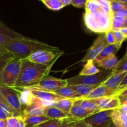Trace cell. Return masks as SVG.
Here are the masks:
<instances>
[{"mask_svg":"<svg viewBox=\"0 0 127 127\" xmlns=\"http://www.w3.org/2000/svg\"><path fill=\"white\" fill-rule=\"evenodd\" d=\"M112 110H101L84 119L92 127H107L112 123L110 118Z\"/></svg>","mask_w":127,"mask_h":127,"instance_id":"cell-9","label":"cell"},{"mask_svg":"<svg viewBox=\"0 0 127 127\" xmlns=\"http://www.w3.org/2000/svg\"><path fill=\"white\" fill-rule=\"evenodd\" d=\"M71 1L72 0H61L64 7L70 5L71 4Z\"/></svg>","mask_w":127,"mask_h":127,"instance_id":"cell-49","label":"cell"},{"mask_svg":"<svg viewBox=\"0 0 127 127\" xmlns=\"http://www.w3.org/2000/svg\"><path fill=\"white\" fill-rule=\"evenodd\" d=\"M79 105H80L81 107L86 109V110H89V111L96 112L101 111L100 108L95 103L93 102V101H91L89 99H81Z\"/></svg>","mask_w":127,"mask_h":127,"instance_id":"cell-30","label":"cell"},{"mask_svg":"<svg viewBox=\"0 0 127 127\" xmlns=\"http://www.w3.org/2000/svg\"><path fill=\"white\" fill-rule=\"evenodd\" d=\"M126 88H127V74H125V77L124 78V79H123L122 81L121 82V83L120 84V85H119V87H118L117 89L116 94H115V96H116V95H117L119 93H120L122 91H123L124 89H125Z\"/></svg>","mask_w":127,"mask_h":127,"instance_id":"cell-43","label":"cell"},{"mask_svg":"<svg viewBox=\"0 0 127 127\" xmlns=\"http://www.w3.org/2000/svg\"><path fill=\"white\" fill-rule=\"evenodd\" d=\"M123 72H127V60H120L117 65L112 70V74Z\"/></svg>","mask_w":127,"mask_h":127,"instance_id":"cell-36","label":"cell"},{"mask_svg":"<svg viewBox=\"0 0 127 127\" xmlns=\"http://www.w3.org/2000/svg\"><path fill=\"white\" fill-rule=\"evenodd\" d=\"M119 97V99H120V100H122L123 99H125V98L127 97V88H125V89H124L123 91H122L120 93H119L117 95H116Z\"/></svg>","mask_w":127,"mask_h":127,"instance_id":"cell-46","label":"cell"},{"mask_svg":"<svg viewBox=\"0 0 127 127\" xmlns=\"http://www.w3.org/2000/svg\"><path fill=\"white\" fill-rule=\"evenodd\" d=\"M99 6L105 12L113 16L110 7V1L109 0H97Z\"/></svg>","mask_w":127,"mask_h":127,"instance_id":"cell-38","label":"cell"},{"mask_svg":"<svg viewBox=\"0 0 127 127\" xmlns=\"http://www.w3.org/2000/svg\"><path fill=\"white\" fill-rule=\"evenodd\" d=\"M45 108L37 104L34 100L31 105L24 109L22 115H45Z\"/></svg>","mask_w":127,"mask_h":127,"instance_id":"cell-23","label":"cell"},{"mask_svg":"<svg viewBox=\"0 0 127 127\" xmlns=\"http://www.w3.org/2000/svg\"><path fill=\"white\" fill-rule=\"evenodd\" d=\"M6 120L0 119V127H7V120Z\"/></svg>","mask_w":127,"mask_h":127,"instance_id":"cell-50","label":"cell"},{"mask_svg":"<svg viewBox=\"0 0 127 127\" xmlns=\"http://www.w3.org/2000/svg\"><path fill=\"white\" fill-rule=\"evenodd\" d=\"M127 27V17L124 18V27Z\"/></svg>","mask_w":127,"mask_h":127,"instance_id":"cell-52","label":"cell"},{"mask_svg":"<svg viewBox=\"0 0 127 127\" xmlns=\"http://www.w3.org/2000/svg\"><path fill=\"white\" fill-rule=\"evenodd\" d=\"M26 36L16 32L0 20V47H4L13 41L26 38Z\"/></svg>","mask_w":127,"mask_h":127,"instance_id":"cell-10","label":"cell"},{"mask_svg":"<svg viewBox=\"0 0 127 127\" xmlns=\"http://www.w3.org/2000/svg\"><path fill=\"white\" fill-rule=\"evenodd\" d=\"M68 86L67 79H62L59 78L47 76L45 77L38 84L30 88H36L40 90L47 91L50 92H53L54 91L64 88Z\"/></svg>","mask_w":127,"mask_h":127,"instance_id":"cell-8","label":"cell"},{"mask_svg":"<svg viewBox=\"0 0 127 127\" xmlns=\"http://www.w3.org/2000/svg\"><path fill=\"white\" fill-rule=\"evenodd\" d=\"M4 47L15 57L22 60L26 59L32 53L40 50L60 51L58 47L50 45L37 40L31 39L27 37L13 41Z\"/></svg>","mask_w":127,"mask_h":127,"instance_id":"cell-2","label":"cell"},{"mask_svg":"<svg viewBox=\"0 0 127 127\" xmlns=\"http://www.w3.org/2000/svg\"><path fill=\"white\" fill-rule=\"evenodd\" d=\"M112 123L117 127H127V113L117 109L112 110L110 114Z\"/></svg>","mask_w":127,"mask_h":127,"instance_id":"cell-17","label":"cell"},{"mask_svg":"<svg viewBox=\"0 0 127 127\" xmlns=\"http://www.w3.org/2000/svg\"><path fill=\"white\" fill-rule=\"evenodd\" d=\"M53 93L65 99H84L68 86L57 89V90L54 91Z\"/></svg>","mask_w":127,"mask_h":127,"instance_id":"cell-25","label":"cell"},{"mask_svg":"<svg viewBox=\"0 0 127 127\" xmlns=\"http://www.w3.org/2000/svg\"><path fill=\"white\" fill-rule=\"evenodd\" d=\"M85 12L90 14L95 20L101 31L102 33H105L108 31H111L113 16L108 14L107 13L104 12L100 7L99 4L91 10L86 11Z\"/></svg>","mask_w":127,"mask_h":127,"instance_id":"cell-5","label":"cell"},{"mask_svg":"<svg viewBox=\"0 0 127 127\" xmlns=\"http://www.w3.org/2000/svg\"><path fill=\"white\" fill-rule=\"evenodd\" d=\"M76 99H62L61 100L54 102L53 106L60 109L62 111L68 114L72 107Z\"/></svg>","mask_w":127,"mask_h":127,"instance_id":"cell-28","label":"cell"},{"mask_svg":"<svg viewBox=\"0 0 127 127\" xmlns=\"http://www.w3.org/2000/svg\"><path fill=\"white\" fill-rule=\"evenodd\" d=\"M99 85H94V86H88V85H83V84H79V85H71L67 86L71 89L74 90L76 93H78L81 97L85 98L88 96L94 89L99 86Z\"/></svg>","mask_w":127,"mask_h":127,"instance_id":"cell-24","label":"cell"},{"mask_svg":"<svg viewBox=\"0 0 127 127\" xmlns=\"http://www.w3.org/2000/svg\"><path fill=\"white\" fill-rule=\"evenodd\" d=\"M116 91L112 89L105 86L100 84L94 89L88 96L86 97L85 99H95L99 98L110 97L115 95Z\"/></svg>","mask_w":127,"mask_h":127,"instance_id":"cell-15","label":"cell"},{"mask_svg":"<svg viewBox=\"0 0 127 127\" xmlns=\"http://www.w3.org/2000/svg\"><path fill=\"white\" fill-rule=\"evenodd\" d=\"M0 93L7 100L9 104L22 116V108L17 89L12 87L0 86Z\"/></svg>","mask_w":127,"mask_h":127,"instance_id":"cell-7","label":"cell"},{"mask_svg":"<svg viewBox=\"0 0 127 127\" xmlns=\"http://www.w3.org/2000/svg\"><path fill=\"white\" fill-rule=\"evenodd\" d=\"M23 60L16 58L10 61L0 73V86L13 87L19 77Z\"/></svg>","mask_w":127,"mask_h":127,"instance_id":"cell-3","label":"cell"},{"mask_svg":"<svg viewBox=\"0 0 127 127\" xmlns=\"http://www.w3.org/2000/svg\"><path fill=\"white\" fill-rule=\"evenodd\" d=\"M114 96H110V97H102L99 98V99H89L91 101H93V102L95 103L98 107L100 109V110H102V108L104 107H105L108 103L109 102L110 100L112 99V97Z\"/></svg>","mask_w":127,"mask_h":127,"instance_id":"cell-37","label":"cell"},{"mask_svg":"<svg viewBox=\"0 0 127 127\" xmlns=\"http://www.w3.org/2000/svg\"><path fill=\"white\" fill-rule=\"evenodd\" d=\"M104 35H105V40H106V42L107 43L108 45L115 44V37H114V34L112 30L105 32Z\"/></svg>","mask_w":127,"mask_h":127,"instance_id":"cell-42","label":"cell"},{"mask_svg":"<svg viewBox=\"0 0 127 127\" xmlns=\"http://www.w3.org/2000/svg\"><path fill=\"white\" fill-rule=\"evenodd\" d=\"M19 116L21 115L9 104L7 100L0 93V119L6 120L10 117Z\"/></svg>","mask_w":127,"mask_h":127,"instance_id":"cell-14","label":"cell"},{"mask_svg":"<svg viewBox=\"0 0 127 127\" xmlns=\"http://www.w3.org/2000/svg\"><path fill=\"white\" fill-rule=\"evenodd\" d=\"M45 115L50 119H64L69 117L68 114L54 106L46 108L45 110Z\"/></svg>","mask_w":127,"mask_h":127,"instance_id":"cell-22","label":"cell"},{"mask_svg":"<svg viewBox=\"0 0 127 127\" xmlns=\"http://www.w3.org/2000/svg\"><path fill=\"white\" fill-rule=\"evenodd\" d=\"M47 7L53 11H59L64 7L61 0H42Z\"/></svg>","mask_w":127,"mask_h":127,"instance_id":"cell-31","label":"cell"},{"mask_svg":"<svg viewBox=\"0 0 127 127\" xmlns=\"http://www.w3.org/2000/svg\"><path fill=\"white\" fill-rule=\"evenodd\" d=\"M112 74L111 70L103 69L100 73L91 76L77 75L73 78L67 79L68 86L71 85H100Z\"/></svg>","mask_w":127,"mask_h":127,"instance_id":"cell-4","label":"cell"},{"mask_svg":"<svg viewBox=\"0 0 127 127\" xmlns=\"http://www.w3.org/2000/svg\"><path fill=\"white\" fill-rule=\"evenodd\" d=\"M112 31L113 32H114V37H115V44L118 45L121 47L122 43L125 40H127V38L123 35V34L120 32V29H115L112 30Z\"/></svg>","mask_w":127,"mask_h":127,"instance_id":"cell-40","label":"cell"},{"mask_svg":"<svg viewBox=\"0 0 127 127\" xmlns=\"http://www.w3.org/2000/svg\"><path fill=\"white\" fill-rule=\"evenodd\" d=\"M124 18L118 16H113L112 22V30L120 29L124 27Z\"/></svg>","mask_w":127,"mask_h":127,"instance_id":"cell-39","label":"cell"},{"mask_svg":"<svg viewBox=\"0 0 127 127\" xmlns=\"http://www.w3.org/2000/svg\"><path fill=\"white\" fill-rule=\"evenodd\" d=\"M110 7L112 14L119 12L120 10L127 9V6L125 4L121 2L120 0H111L110 1Z\"/></svg>","mask_w":127,"mask_h":127,"instance_id":"cell-34","label":"cell"},{"mask_svg":"<svg viewBox=\"0 0 127 127\" xmlns=\"http://www.w3.org/2000/svg\"><path fill=\"white\" fill-rule=\"evenodd\" d=\"M84 21L86 26L88 29L91 31L92 32H95V33H102L101 31H100L99 26H98L97 24L95 21V20L92 17V16L90 14L86 13V12L84 13Z\"/></svg>","mask_w":127,"mask_h":127,"instance_id":"cell-29","label":"cell"},{"mask_svg":"<svg viewBox=\"0 0 127 127\" xmlns=\"http://www.w3.org/2000/svg\"><path fill=\"white\" fill-rule=\"evenodd\" d=\"M105 38V35L102 33L94 42L91 47L88 49L84 58L82 59L81 62H86L88 60H94L99 55L101 51L107 45Z\"/></svg>","mask_w":127,"mask_h":127,"instance_id":"cell-11","label":"cell"},{"mask_svg":"<svg viewBox=\"0 0 127 127\" xmlns=\"http://www.w3.org/2000/svg\"><path fill=\"white\" fill-rule=\"evenodd\" d=\"M100 70L94 64V61L88 60L86 62V64L83 66L78 75L80 76H91L96 74L100 73Z\"/></svg>","mask_w":127,"mask_h":127,"instance_id":"cell-26","label":"cell"},{"mask_svg":"<svg viewBox=\"0 0 127 127\" xmlns=\"http://www.w3.org/2000/svg\"><path fill=\"white\" fill-rule=\"evenodd\" d=\"M120 46L118 45L117 44L113 45H107L101 51L99 55L94 59V63H96L97 62H100L104 58L109 57V56L112 55H115V53L119 51L120 48Z\"/></svg>","mask_w":127,"mask_h":127,"instance_id":"cell-21","label":"cell"},{"mask_svg":"<svg viewBox=\"0 0 127 127\" xmlns=\"http://www.w3.org/2000/svg\"><path fill=\"white\" fill-rule=\"evenodd\" d=\"M16 89L19 93L20 102L22 105V112H23V110L25 108L29 106L33 102L35 97L32 95L31 91L27 88H16Z\"/></svg>","mask_w":127,"mask_h":127,"instance_id":"cell-16","label":"cell"},{"mask_svg":"<svg viewBox=\"0 0 127 127\" xmlns=\"http://www.w3.org/2000/svg\"><path fill=\"white\" fill-rule=\"evenodd\" d=\"M122 2H123L124 4H125V5L127 6V0H120Z\"/></svg>","mask_w":127,"mask_h":127,"instance_id":"cell-54","label":"cell"},{"mask_svg":"<svg viewBox=\"0 0 127 127\" xmlns=\"http://www.w3.org/2000/svg\"><path fill=\"white\" fill-rule=\"evenodd\" d=\"M74 127H92L88 125V124H86L84 120H79V121H78L76 123Z\"/></svg>","mask_w":127,"mask_h":127,"instance_id":"cell-47","label":"cell"},{"mask_svg":"<svg viewBox=\"0 0 127 127\" xmlns=\"http://www.w3.org/2000/svg\"><path fill=\"white\" fill-rule=\"evenodd\" d=\"M81 99H76L74 100L73 106L68 113V116L78 119V120H84L86 118L97 113L96 112L89 111L81 107L79 105Z\"/></svg>","mask_w":127,"mask_h":127,"instance_id":"cell-12","label":"cell"},{"mask_svg":"<svg viewBox=\"0 0 127 127\" xmlns=\"http://www.w3.org/2000/svg\"><path fill=\"white\" fill-rule=\"evenodd\" d=\"M121 60H127V50H126V52H125V55H124V56L123 57V58H122Z\"/></svg>","mask_w":127,"mask_h":127,"instance_id":"cell-51","label":"cell"},{"mask_svg":"<svg viewBox=\"0 0 127 127\" xmlns=\"http://www.w3.org/2000/svg\"><path fill=\"white\" fill-rule=\"evenodd\" d=\"M120 31L123 34V35L127 38V27H122V28L120 29Z\"/></svg>","mask_w":127,"mask_h":127,"instance_id":"cell-48","label":"cell"},{"mask_svg":"<svg viewBox=\"0 0 127 127\" xmlns=\"http://www.w3.org/2000/svg\"><path fill=\"white\" fill-rule=\"evenodd\" d=\"M78 121H79L78 119L69 117L66 119H63V122L60 127H74L76 123Z\"/></svg>","mask_w":127,"mask_h":127,"instance_id":"cell-41","label":"cell"},{"mask_svg":"<svg viewBox=\"0 0 127 127\" xmlns=\"http://www.w3.org/2000/svg\"><path fill=\"white\" fill-rule=\"evenodd\" d=\"M127 73V72H123V73H119L111 74L101 84L105 86L108 87L110 89H114V90L116 91L117 92V89L118 87L120 85L121 82L122 81L123 79L125 77Z\"/></svg>","mask_w":127,"mask_h":127,"instance_id":"cell-18","label":"cell"},{"mask_svg":"<svg viewBox=\"0 0 127 127\" xmlns=\"http://www.w3.org/2000/svg\"><path fill=\"white\" fill-rule=\"evenodd\" d=\"M63 119H50L35 127H60Z\"/></svg>","mask_w":127,"mask_h":127,"instance_id":"cell-35","label":"cell"},{"mask_svg":"<svg viewBox=\"0 0 127 127\" xmlns=\"http://www.w3.org/2000/svg\"><path fill=\"white\" fill-rule=\"evenodd\" d=\"M63 53L62 51L40 50L32 53L26 59L37 64L48 65L54 64L55 61Z\"/></svg>","mask_w":127,"mask_h":127,"instance_id":"cell-6","label":"cell"},{"mask_svg":"<svg viewBox=\"0 0 127 127\" xmlns=\"http://www.w3.org/2000/svg\"><path fill=\"white\" fill-rule=\"evenodd\" d=\"M113 16H118V17L125 18V17H127V9H124L120 10L119 12L114 14Z\"/></svg>","mask_w":127,"mask_h":127,"instance_id":"cell-45","label":"cell"},{"mask_svg":"<svg viewBox=\"0 0 127 127\" xmlns=\"http://www.w3.org/2000/svg\"><path fill=\"white\" fill-rule=\"evenodd\" d=\"M7 127H26L22 117H13L7 119Z\"/></svg>","mask_w":127,"mask_h":127,"instance_id":"cell-32","label":"cell"},{"mask_svg":"<svg viewBox=\"0 0 127 127\" xmlns=\"http://www.w3.org/2000/svg\"><path fill=\"white\" fill-rule=\"evenodd\" d=\"M107 127H116L114 124H113V123H112V124H110Z\"/></svg>","mask_w":127,"mask_h":127,"instance_id":"cell-55","label":"cell"},{"mask_svg":"<svg viewBox=\"0 0 127 127\" xmlns=\"http://www.w3.org/2000/svg\"><path fill=\"white\" fill-rule=\"evenodd\" d=\"M119 60L115 55H112L96 63L99 67L106 70H112L119 63Z\"/></svg>","mask_w":127,"mask_h":127,"instance_id":"cell-20","label":"cell"},{"mask_svg":"<svg viewBox=\"0 0 127 127\" xmlns=\"http://www.w3.org/2000/svg\"><path fill=\"white\" fill-rule=\"evenodd\" d=\"M15 57L4 47H0V73Z\"/></svg>","mask_w":127,"mask_h":127,"instance_id":"cell-27","label":"cell"},{"mask_svg":"<svg viewBox=\"0 0 127 127\" xmlns=\"http://www.w3.org/2000/svg\"><path fill=\"white\" fill-rule=\"evenodd\" d=\"M121 105L120 99L117 96L114 95L112 99L109 101V102L102 108V110H112L114 109H119Z\"/></svg>","mask_w":127,"mask_h":127,"instance_id":"cell-33","label":"cell"},{"mask_svg":"<svg viewBox=\"0 0 127 127\" xmlns=\"http://www.w3.org/2000/svg\"><path fill=\"white\" fill-rule=\"evenodd\" d=\"M53 64H37L27 59H24L19 77L12 88H30L36 85L45 77L48 76Z\"/></svg>","mask_w":127,"mask_h":127,"instance_id":"cell-1","label":"cell"},{"mask_svg":"<svg viewBox=\"0 0 127 127\" xmlns=\"http://www.w3.org/2000/svg\"><path fill=\"white\" fill-rule=\"evenodd\" d=\"M26 127H35L50 120L45 115H22Z\"/></svg>","mask_w":127,"mask_h":127,"instance_id":"cell-19","label":"cell"},{"mask_svg":"<svg viewBox=\"0 0 127 127\" xmlns=\"http://www.w3.org/2000/svg\"><path fill=\"white\" fill-rule=\"evenodd\" d=\"M120 102H121V103H125V104H127V97L125 98V99H123L122 100H121V101H120Z\"/></svg>","mask_w":127,"mask_h":127,"instance_id":"cell-53","label":"cell"},{"mask_svg":"<svg viewBox=\"0 0 127 127\" xmlns=\"http://www.w3.org/2000/svg\"><path fill=\"white\" fill-rule=\"evenodd\" d=\"M87 0H72L71 5L78 8L85 7Z\"/></svg>","mask_w":127,"mask_h":127,"instance_id":"cell-44","label":"cell"},{"mask_svg":"<svg viewBox=\"0 0 127 127\" xmlns=\"http://www.w3.org/2000/svg\"><path fill=\"white\" fill-rule=\"evenodd\" d=\"M29 89L32 93V95L36 97L37 99L41 100H45V101H52L55 102L57 100H61L64 98L62 97L60 95H57L55 93L53 92L47 91L40 90V89H36L33 88H25Z\"/></svg>","mask_w":127,"mask_h":127,"instance_id":"cell-13","label":"cell"}]
</instances>
